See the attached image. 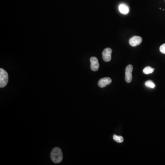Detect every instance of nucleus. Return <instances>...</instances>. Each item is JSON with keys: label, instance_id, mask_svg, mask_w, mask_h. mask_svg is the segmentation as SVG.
Listing matches in <instances>:
<instances>
[{"label": "nucleus", "instance_id": "f257e3e1", "mask_svg": "<svg viewBox=\"0 0 165 165\" xmlns=\"http://www.w3.org/2000/svg\"><path fill=\"white\" fill-rule=\"evenodd\" d=\"M50 157L52 161L56 163H59L62 161L63 154L61 149L58 147H55L53 149L51 153Z\"/></svg>", "mask_w": 165, "mask_h": 165}, {"label": "nucleus", "instance_id": "f03ea898", "mask_svg": "<svg viewBox=\"0 0 165 165\" xmlns=\"http://www.w3.org/2000/svg\"><path fill=\"white\" fill-rule=\"evenodd\" d=\"M8 82V75L4 69H0V87L4 88Z\"/></svg>", "mask_w": 165, "mask_h": 165}, {"label": "nucleus", "instance_id": "7ed1b4c3", "mask_svg": "<svg viewBox=\"0 0 165 165\" xmlns=\"http://www.w3.org/2000/svg\"><path fill=\"white\" fill-rule=\"evenodd\" d=\"M133 66L130 64L127 66L125 70V80L128 83L131 82L132 80V72Z\"/></svg>", "mask_w": 165, "mask_h": 165}, {"label": "nucleus", "instance_id": "20e7f679", "mask_svg": "<svg viewBox=\"0 0 165 165\" xmlns=\"http://www.w3.org/2000/svg\"><path fill=\"white\" fill-rule=\"evenodd\" d=\"M112 50L110 48L105 49L102 52V58L104 61L108 62L112 59Z\"/></svg>", "mask_w": 165, "mask_h": 165}, {"label": "nucleus", "instance_id": "39448f33", "mask_svg": "<svg viewBox=\"0 0 165 165\" xmlns=\"http://www.w3.org/2000/svg\"><path fill=\"white\" fill-rule=\"evenodd\" d=\"M90 61L91 63V69L93 71H97L99 68V63L97 58L96 57H91L90 58Z\"/></svg>", "mask_w": 165, "mask_h": 165}, {"label": "nucleus", "instance_id": "423d86ee", "mask_svg": "<svg viewBox=\"0 0 165 165\" xmlns=\"http://www.w3.org/2000/svg\"><path fill=\"white\" fill-rule=\"evenodd\" d=\"M112 80L111 78L109 77L103 78L99 80L98 85L101 88H104L108 85L111 84Z\"/></svg>", "mask_w": 165, "mask_h": 165}, {"label": "nucleus", "instance_id": "0eeeda50", "mask_svg": "<svg viewBox=\"0 0 165 165\" xmlns=\"http://www.w3.org/2000/svg\"><path fill=\"white\" fill-rule=\"evenodd\" d=\"M142 41V38L138 36H134L130 39L129 44L131 46H136L141 44Z\"/></svg>", "mask_w": 165, "mask_h": 165}, {"label": "nucleus", "instance_id": "6e6552de", "mask_svg": "<svg viewBox=\"0 0 165 165\" xmlns=\"http://www.w3.org/2000/svg\"><path fill=\"white\" fill-rule=\"evenodd\" d=\"M119 10L121 13L123 14H127L129 13V8L128 6L124 4H121L119 6Z\"/></svg>", "mask_w": 165, "mask_h": 165}, {"label": "nucleus", "instance_id": "1a4fd4ad", "mask_svg": "<svg viewBox=\"0 0 165 165\" xmlns=\"http://www.w3.org/2000/svg\"><path fill=\"white\" fill-rule=\"evenodd\" d=\"M154 70L155 69L153 68H152L150 66H147L143 69V73L145 74H150L153 73Z\"/></svg>", "mask_w": 165, "mask_h": 165}, {"label": "nucleus", "instance_id": "9d476101", "mask_svg": "<svg viewBox=\"0 0 165 165\" xmlns=\"http://www.w3.org/2000/svg\"><path fill=\"white\" fill-rule=\"evenodd\" d=\"M113 139L115 141L117 142L121 143L123 142L124 141V139L122 136H117V135H113Z\"/></svg>", "mask_w": 165, "mask_h": 165}, {"label": "nucleus", "instance_id": "9b49d317", "mask_svg": "<svg viewBox=\"0 0 165 165\" xmlns=\"http://www.w3.org/2000/svg\"><path fill=\"white\" fill-rule=\"evenodd\" d=\"M145 85L147 87L152 88V89L154 88L155 86L154 83L152 81L150 80L147 81L145 83Z\"/></svg>", "mask_w": 165, "mask_h": 165}, {"label": "nucleus", "instance_id": "f8f14e48", "mask_svg": "<svg viewBox=\"0 0 165 165\" xmlns=\"http://www.w3.org/2000/svg\"><path fill=\"white\" fill-rule=\"evenodd\" d=\"M160 52L162 53L165 54V43L161 45L160 47Z\"/></svg>", "mask_w": 165, "mask_h": 165}]
</instances>
